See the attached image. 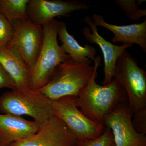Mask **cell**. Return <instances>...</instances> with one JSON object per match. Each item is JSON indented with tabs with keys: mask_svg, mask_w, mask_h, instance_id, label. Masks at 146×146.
I'll list each match as a JSON object with an SVG mask.
<instances>
[{
	"mask_svg": "<svg viewBox=\"0 0 146 146\" xmlns=\"http://www.w3.org/2000/svg\"><path fill=\"white\" fill-rule=\"evenodd\" d=\"M12 25L13 38L7 46L17 52L31 68L35 64L42 48L43 27L34 23L29 18L16 21Z\"/></svg>",
	"mask_w": 146,
	"mask_h": 146,
	"instance_id": "52a82bcc",
	"label": "cell"
},
{
	"mask_svg": "<svg viewBox=\"0 0 146 146\" xmlns=\"http://www.w3.org/2000/svg\"><path fill=\"white\" fill-rule=\"evenodd\" d=\"M29 0H0V13L11 24L28 19L27 6Z\"/></svg>",
	"mask_w": 146,
	"mask_h": 146,
	"instance_id": "2e32d148",
	"label": "cell"
},
{
	"mask_svg": "<svg viewBox=\"0 0 146 146\" xmlns=\"http://www.w3.org/2000/svg\"><path fill=\"white\" fill-rule=\"evenodd\" d=\"M91 62H78L70 57L58 66L46 84L36 91L52 101L68 96L77 97L93 76Z\"/></svg>",
	"mask_w": 146,
	"mask_h": 146,
	"instance_id": "7a4b0ae2",
	"label": "cell"
},
{
	"mask_svg": "<svg viewBox=\"0 0 146 146\" xmlns=\"http://www.w3.org/2000/svg\"><path fill=\"white\" fill-rule=\"evenodd\" d=\"M78 142L63 121L54 115L34 135L9 146H77Z\"/></svg>",
	"mask_w": 146,
	"mask_h": 146,
	"instance_id": "9c48e42d",
	"label": "cell"
},
{
	"mask_svg": "<svg viewBox=\"0 0 146 146\" xmlns=\"http://www.w3.org/2000/svg\"><path fill=\"white\" fill-rule=\"evenodd\" d=\"M0 112L27 115L44 124L54 116L52 101L37 91L11 90L0 96Z\"/></svg>",
	"mask_w": 146,
	"mask_h": 146,
	"instance_id": "277c9868",
	"label": "cell"
},
{
	"mask_svg": "<svg viewBox=\"0 0 146 146\" xmlns=\"http://www.w3.org/2000/svg\"><path fill=\"white\" fill-rule=\"evenodd\" d=\"M7 88L16 90V86L13 79L0 64V89Z\"/></svg>",
	"mask_w": 146,
	"mask_h": 146,
	"instance_id": "44dd1931",
	"label": "cell"
},
{
	"mask_svg": "<svg viewBox=\"0 0 146 146\" xmlns=\"http://www.w3.org/2000/svg\"><path fill=\"white\" fill-rule=\"evenodd\" d=\"M128 104L122 103L105 117L102 124L112 131L115 146H146V136L133 127Z\"/></svg>",
	"mask_w": 146,
	"mask_h": 146,
	"instance_id": "ba28073f",
	"label": "cell"
},
{
	"mask_svg": "<svg viewBox=\"0 0 146 146\" xmlns=\"http://www.w3.org/2000/svg\"><path fill=\"white\" fill-rule=\"evenodd\" d=\"M113 78L125 91L132 116L138 110L146 108V72L126 50L117 60Z\"/></svg>",
	"mask_w": 146,
	"mask_h": 146,
	"instance_id": "5b68a950",
	"label": "cell"
},
{
	"mask_svg": "<svg viewBox=\"0 0 146 146\" xmlns=\"http://www.w3.org/2000/svg\"><path fill=\"white\" fill-rule=\"evenodd\" d=\"M43 124L21 116L0 114V146H9L34 135Z\"/></svg>",
	"mask_w": 146,
	"mask_h": 146,
	"instance_id": "7c38bea8",
	"label": "cell"
},
{
	"mask_svg": "<svg viewBox=\"0 0 146 146\" xmlns=\"http://www.w3.org/2000/svg\"><path fill=\"white\" fill-rule=\"evenodd\" d=\"M58 36L62 45L60 48L63 51L69 55L74 60L80 62H86L89 60L94 61L96 51L90 45L80 46L74 36L68 33L67 25L61 21L57 22Z\"/></svg>",
	"mask_w": 146,
	"mask_h": 146,
	"instance_id": "9a60e30c",
	"label": "cell"
},
{
	"mask_svg": "<svg viewBox=\"0 0 146 146\" xmlns=\"http://www.w3.org/2000/svg\"><path fill=\"white\" fill-rule=\"evenodd\" d=\"M13 28L3 15L0 13V46H7L13 38Z\"/></svg>",
	"mask_w": 146,
	"mask_h": 146,
	"instance_id": "d6986e66",
	"label": "cell"
},
{
	"mask_svg": "<svg viewBox=\"0 0 146 146\" xmlns=\"http://www.w3.org/2000/svg\"><path fill=\"white\" fill-rule=\"evenodd\" d=\"M132 124L138 132L146 135V108L140 110L133 114Z\"/></svg>",
	"mask_w": 146,
	"mask_h": 146,
	"instance_id": "ffe728a7",
	"label": "cell"
},
{
	"mask_svg": "<svg viewBox=\"0 0 146 146\" xmlns=\"http://www.w3.org/2000/svg\"><path fill=\"white\" fill-rule=\"evenodd\" d=\"M95 25L103 27L114 33L112 39L113 43L122 42L123 44L139 45L146 52V18L141 23L127 25H116L108 23L102 16L93 14L91 17Z\"/></svg>",
	"mask_w": 146,
	"mask_h": 146,
	"instance_id": "4fadbf2b",
	"label": "cell"
},
{
	"mask_svg": "<svg viewBox=\"0 0 146 146\" xmlns=\"http://www.w3.org/2000/svg\"><path fill=\"white\" fill-rule=\"evenodd\" d=\"M77 146H115L111 129L105 128L103 133L98 138L79 141Z\"/></svg>",
	"mask_w": 146,
	"mask_h": 146,
	"instance_id": "ac0fdd59",
	"label": "cell"
},
{
	"mask_svg": "<svg viewBox=\"0 0 146 146\" xmlns=\"http://www.w3.org/2000/svg\"><path fill=\"white\" fill-rule=\"evenodd\" d=\"M101 60L100 56L96 57L93 76L76 97L75 101L77 106L84 115L92 121L102 123L106 115L120 104H128V100L124 89L115 78L107 85L101 86L97 84V70Z\"/></svg>",
	"mask_w": 146,
	"mask_h": 146,
	"instance_id": "6da1fadb",
	"label": "cell"
},
{
	"mask_svg": "<svg viewBox=\"0 0 146 146\" xmlns=\"http://www.w3.org/2000/svg\"><path fill=\"white\" fill-rule=\"evenodd\" d=\"M0 64L13 79L16 90L30 89L29 67L15 50L8 46H0Z\"/></svg>",
	"mask_w": 146,
	"mask_h": 146,
	"instance_id": "5bb4252c",
	"label": "cell"
},
{
	"mask_svg": "<svg viewBox=\"0 0 146 146\" xmlns=\"http://www.w3.org/2000/svg\"><path fill=\"white\" fill-rule=\"evenodd\" d=\"M57 20L43 26L42 48L36 62L30 68V89L36 91L48 83L58 66L70 56L62 50L58 42Z\"/></svg>",
	"mask_w": 146,
	"mask_h": 146,
	"instance_id": "3957f363",
	"label": "cell"
},
{
	"mask_svg": "<svg viewBox=\"0 0 146 146\" xmlns=\"http://www.w3.org/2000/svg\"><path fill=\"white\" fill-rule=\"evenodd\" d=\"M91 7L84 2L63 0H29L27 6L29 18L34 23L43 26L57 16H69L77 11Z\"/></svg>",
	"mask_w": 146,
	"mask_h": 146,
	"instance_id": "30bf717a",
	"label": "cell"
},
{
	"mask_svg": "<svg viewBox=\"0 0 146 146\" xmlns=\"http://www.w3.org/2000/svg\"><path fill=\"white\" fill-rule=\"evenodd\" d=\"M76 98L68 96L52 101L54 115L63 121L79 141L98 138L105 127L102 123L92 121L84 115L76 105Z\"/></svg>",
	"mask_w": 146,
	"mask_h": 146,
	"instance_id": "8992f818",
	"label": "cell"
},
{
	"mask_svg": "<svg viewBox=\"0 0 146 146\" xmlns=\"http://www.w3.org/2000/svg\"><path fill=\"white\" fill-rule=\"evenodd\" d=\"M83 22L89 27H85L82 30L84 38L89 43L98 45L102 52L104 60V76L102 84L107 85L113 79L118 58L127 49L132 47V45L123 44L122 46H118L106 40L99 34L97 26L91 16H86L83 19Z\"/></svg>",
	"mask_w": 146,
	"mask_h": 146,
	"instance_id": "8fae6325",
	"label": "cell"
},
{
	"mask_svg": "<svg viewBox=\"0 0 146 146\" xmlns=\"http://www.w3.org/2000/svg\"><path fill=\"white\" fill-rule=\"evenodd\" d=\"M145 0H117L116 3L125 13L128 18L132 21H139L141 17L146 16V9H141L138 6Z\"/></svg>",
	"mask_w": 146,
	"mask_h": 146,
	"instance_id": "e0dca14e",
	"label": "cell"
}]
</instances>
